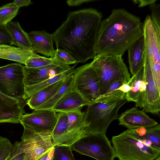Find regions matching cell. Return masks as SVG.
Segmentation results:
<instances>
[{
	"mask_svg": "<svg viewBox=\"0 0 160 160\" xmlns=\"http://www.w3.org/2000/svg\"><path fill=\"white\" fill-rule=\"evenodd\" d=\"M54 149V148L46 152L37 160H52Z\"/></svg>",
	"mask_w": 160,
	"mask_h": 160,
	"instance_id": "cell-39",
	"label": "cell"
},
{
	"mask_svg": "<svg viewBox=\"0 0 160 160\" xmlns=\"http://www.w3.org/2000/svg\"><path fill=\"white\" fill-rule=\"evenodd\" d=\"M94 1L92 0H68L67 4L70 6H77L81 5L84 3H87Z\"/></svg>",
	"mask_w": 160,
	"mask_h": 160,
	"instance_id": "cell-37",
	"label": "cell"
},
{
	"mask_svg": "<svg viewBox=\"0 0 160 160\" xmlns=\"http://www.w3.org/2000/svg\"><path fill=\"white\" fill-rule=\"evenodd\" d=\"M19 8L13 2L0 7V24L6 26L18 14Z\"/></svg>",
	"mask_w": 160,
	"mask_h": 160,
	"instance_id": "cell-29",
	"label": "cell"
},
{
	"mask_svg": "<svg viewBox=\"0 0 160 160\" xmlns=\"http://www.w3.org/2000/svg\"><path fill=\"white\" fill-rule=\"evenodd\" d=\"M33 50L47 57H54L55 51L53 46L52 34L44 30L33 31L28 33Z\"/></svg>",
	"mask_w": 160,
	"mask_h": 160,
	"instance_id": "cell-17",
	"label": "cell"
},
{
	"mask_svg": "<svg viewBox=\"0 0 160 160\" xmlns=\"http://www.w3.org/2000/svg\"><path fill=\"white\" fill-rule=\"evenodd\" d=\"M13 2L19 8L28 6L31 3L30 0H14Z\"/></svg>",
	"mask_w": 160,
	"mask_h": 160,
	"instance_id": "cell-38",
	"label": "cell"
},
{
	"mask_svg": "<svg viewBox=\"0 0 160 160\" xmlns=\"http://www.w3.org/2000/svg\"><path fill=\"white\" fill-rule=\"evenodd\" d=\"M72 150L96 160H114V148L106 135H88L77 140L71 146Z\"/></svg>",
	"mask_w": 160,
	"mask_h": 160,
	"instance_id": "cell-7",
	"label": "cell"
},
{
	"mask_svg": "<svg viewBox=\"0 0 160 160\" xmlns=\"http://www.w3.org/2000/svg\"><path fill=\"white\" fill-rule=\"evenodd\" d=\"M72 90L79 93L89 104L94 102L100 95L97 74L91 62L75 69Z\"/></svg>",
	"mask_w": 160,
	"mask_h": 160,
	"instance_id": "cell-8",
	"label": "cell"
},
{
	"mask_svg": "<svg viewBox=\"0 0 160 160\" xmlns=\"http://www.w3.org/2000/svg\"><path fill=\"white\" fill-rule=\"evenodd\" d=\"M13 148L14 145L8 138L0 136V160H7Z\"/></svg>",
	"mask_w": 160,
	"mask_h": 160,
	"instance_id": "cell-32",
	"label": "cell"
},
{
	"mask_svg": "<svg viewBox=\"0 0 160 160\" xmlns=\"http://www.w3.org/2000/svg\"><path fill=\"white\" fill-rule=\"evenodd\" d=\"M81 109L79 108L65 112L68 119V128L65 133L83 127H86L87 129L88 125L85 122L86 112H82Z\"/></svg>",
	"mask_w": 160,
	"mask_h": 160,
	"instance_id": "cell-27",
	"label": "cell"
},
{
	"mask_svg": "<svg viewBox=\"0 0 160 160\" xmlns=\"http://www.w3.org/2000/svg\"><path fill=\"white\" fill-rule=\"evenodd\" d=\"M11 42V38L6 26L0 24V43L10 45Z\"/></svg>",
	"mask_w": 160,
	"mask_h": 160,
	"instance_id": "cell-36",
	"label": "cell"
},
{
	"mask_svg": "<svg viewBox=\"0 0 160 160\" xmlns=\"http://www.w3.org/2000/svg\"><path fill=\"white\" fill-rule=\"evenodd\" d=\"M23 67L16 63L0 67L1 92L12 98L25 100L23 98L25 93Z\"/></svg>",
	"mask_w": 160,
	"mask_h": 160,
	"instance_id": "cell-10",
	"label": "cell"
},
{
	"mask_svg": "<svg viewBox=\"0 0 160 160\" xmlns=\"http://www.w3.org/2000/svg\"><path fill=\"white\" fill-rule=\"evenodd\" d=\"M52 160H76L71 146L57 145L54 147Z\"/></svg>",
	"mask_w": 160,
	"mask_h": 160,
	"instance_id": "cell-30",
	"label": "cell"
},
{
	"mask_svg": "<svg viewBox=\"0 0 160 160\" xmlns=\"http://www.w3.org/2000/svg\"><path fill=\"white\" fill-rule=\"evenodd\" d=\"M77 64L71 67L68 70L52 78L37 84L25 87V93L23 97V99L25 100L28 99L42 89L72 75Z\"/></svg>",
	"mask_w": 160,
	"mask_h": 160,
	"instance_id": "cell-23",
	"label": "cell"
},
{
	"mask_svg": "<svg viewBox=\"0 0 160 160\" xmlns=\"http://www.w3.org/2000/svg\"><path fill=\"white\" fill-rule=\"evenodd\" d=\"M160 5L155 2L150 5L151 11L150 16L152 21L156 25L160 26Z\"/></svg>",
	"mask_w": 160,
	"mask_h": 160,
	"instance_id": "cell-35",
	"label": "cell"
},
{
	"mask_svg": "<svg viewBox=\"0 0 160 160\" xmlns=\"http://www.w3.org/2000/svg\"><path fill=\"white\" fill-rule=\"evenodd\" d=\"M118 119V124L124 126L128 129L150 127L158 124L144 111L136 107L126 110L119 116Z\"/></svg>",
	"mask_w": 160,
	"mask_h": 160,
	"instance_id": "cell-15",
	"label": "cell"
},
{
	"mask_svg": "<svg viewBox=\"0 0 160 160\" xmlns=\"http://www.w3.org/2000/svg\"><path fill=\"white\" fill-rule=\"evenodd\" d=\"M14 148L7 160H24V153L22 150L21 141H16Z\"/></svg>",
	"mask_w": 160,
	"mask_h": 160,
	"instance_id": "cell-34",
	"label": "cell"
},
{
	"mask_svg": "<svg viewBox=\"0 0 160 160\" xmlns=\"http://www.w3.org/2000/svg\"><path fill=\"white\" fill-rule=\"evenodd\" d=\"M131 88L126 95L128 102L135 103V107L143 108L145 102L146 86L143 67L132 76L128 82Z\"/></svg>",
	"mask_w": 160,
	"mask_h": 160,
	"instance_id": "cell-16",
	"label": "cell"
},
{
	"mask_svg": "<svg viewBox=\"0 0 160 160\" xmlns=\"http://www.w3.org/2000/svg\"><path fill=\"white\" fill-rule=\"evenodd\" d=\"M102 18V13L94 8L70 12L52 33L56 49L68 52L77 63L94 59Z\"/></svg>",
	"mask_w": 160,
	"mask_h": 160,
	"instance_id": "cell-1",
	"label": "cell"
},
{
	"mask_svg": "<svg viewBox=\"0 0 160 160\" xmlns=\"http://www.w3.org/2000/svg\"><path fill=\"white\" fill-rule=\"evenodd\" d=\"M140 2H138L139 6L140 7H143L147 5H150L156 2V0H148V1H138Z\"/></svg>",
	"mask_w": 160,
	"mask_h": 160,
	"instance_id": "cell-40",
	"label": "cell"
},
{
	"mask_svg": "<svg viewBox=\"0 0 160 160\" xmlns=\"http://www.w3.org/2000/svg\"><path fill=\"white\" fill-rule=\"evenodd\" d=\"M73 74L64 79L60 88L51 98L34 110L52 109L66 93L72 90L73 82Z\"/></svg>",
	"mask_w": 160,
	"mask_h": 160,
	"instance_id": "cell-26",
	"label": "cell"
},
{
	"mask_svg": "<svg viewBox=\"0 0 160 160\" xmlns=\"http://www.w3.org/2000/svg\"><path fill=\"white\" fill-rule=\"evenodd\" d=\"M127 102L125 98L114 102H96L88 105L85 118L88 135H106L109 125L118 118L119 109Z\"/></svg>",
	"mask_w": 160,
	"mask_h": 160,
	"instance_id": "cell-5",
	"label": "cell"
},
{
	"mask_svg": "<svg viewBox=\"0 0 160 160\" xmlns=\"http://www.w3.org/2000/svg\"><path fill=\"white\" fill-rule=\"evenodd\" d=\"M91 63L97 74L100 95L116 81L122 80L126 83L130 79L128 68L122 56L97 55Z\"/></svg>",
	"mask_w": 160,
	"mask_h": 160,
	"instance_id": "cell-4",
	"label": "cell"
},
{
	"mask_svg": "<svg viewBox=\"0 0 160 160\" xmlns=\"http://www.w3.org/2000/svg\"><path fill=\"white\" fill-rule=\"evenodd\" d=\"M154 160H160V156H159Z\"/></svg>",
	"mask_w": 160,
	"mask_h": 160,
	"instance_id": "cell-41",
	"label": "cell"
},
{
	"mask_svg": "<svg viewBox=\"0 0 160 160\" xmlns=\"http://www.w3.org/2000/svg\"><path fill=\"white\" fill-rule=\"evenodd\" d=\"M111 142L119 160H154L160 156V150L150 142L134 136L128 129L113 136Z\"/></svg>",
	"mask_w": 160,
	"mask_h": 160,
	"instance_id": "cell-3",
	"label": "cell"
},
{
	"mask_svg": "<svg viewBox=\"0 0 160 160\" xmlns=\"http://www.w3.org/2000/svg\"><path fill=\"white\" fill-rule=\"evenodd\" d=\"M6 26L12 39L10 45H14L22 48L33 51L28 33L24 31L18 22H10Z\"/></svg>",
	"mask_w": 160,
	"mask_h": 160,
	"instance_id": "cell-21",
	"label": "cell"
},
{
	"mask_svg": "<svg viewBox=\"0 0 160 160\" xmlns=\"http://www.w3.org/2000/svg\"><path fill=\"white\" fill-rule=\"evenodd\" d=\"M54 57L60 62L67 65L77 63L76 61L70 54L63 50L56 49Z\"/></svg>",
	"mask_w": 160,
	"mask_h": 160,
	"instance_id": "cell-33",
	"label": "cell"
},
{
	"mask_svg": "<svg viewBox=\"0 0 160 160\" xmlns=\"http://www.w3.org/2000/svg\"><path fill=\"white\" fill-rule=\"evenodd\" d=\"M65 78L58 81L36 93L27 100V104L31 109L35 110L49 100L56 93L62 85Z\"/></svg>",
	"mask_w": 160,
	"mask_h": 160,
	"instance_id": "cell-22",
	"label": "cell"
},
{
	"mask_svg": "<svg viewBox=\"0 0 160 160\" xmlns=\"http://www.w3.org/2000/svg\"><path fill=\"white\" fill-rule=\"evenodd\" d=\"M133 135L150 142L152 146L160 150V125L148 128L128 129Z\"/></svg>",
	"mask_w": 160,
	"mask_h": 160,
	"instance_id": "cell-24",
	"label": "cell"
},
{
	"mask_svg": "<svg viewBox=\"0 0 160 160\" xmlns=\"http://www.w3.org/2000/svg\"><path fill=\"white\" fill-rule=\"evenodd\" d=\"M87 102L79 93L71 90L66 93L55 104L52 110L57 112H64L82 108L88 105Z\"/></svg>",
	"mask_w": 160,
	"mask_h": 160,
	"instance_id": "cell-18",
	"label": "cell"
},
{
	"mask_svg": "<svg viewBox=\"0 0 160 160\" xmlns=\"http://www.w3.org/2000/svg\"><path fill=\"white\" fill-rule=\"evenodd\" d=\"M143 36L140 18L123 8L114 9L101 21L96 46V54L122 56Z\"/></svg>",
	"mask_w": 160,
	"mask_h": 160,
	"instance_id": "cell-2",
	"label": "cell"
},
{
	"mask_svg": "<svg viewBox=\"0 0 160 160\" xmlns=\"http://www.w3.org/2000/svg\"><path fill=\"white\" fill-rule=\"evenodd\" d=\"M144 42V62L151 67L158 88L160 90V26L157 25L150 15L142 24Z\"/></svg>",
	"mask_w": 160,
	"mask_h": 160,
	"instance_id": "cell-6",
	"label": "cell"
},
{
	"mask_svg": "<svg viewBox=\"0 0 160 160\" xmlns=\"http://www.w3.org/2000/svg\"><path fill=\"white\" fill-rule=\"evenodd\" d=\"M27 100H20L0 92V123H19L21 116L25 113L24 108Z\"/></svg>",
	"mask_w": 160,
	"mask_h": 160,
	"instance_id": "cell-14",
	"label": "cell"
},
{
	"mask_svg": "<svg viewBox=\"0 0 160 160\" xmlns=\"http://www.w3.org/2000/svg\"><path fill=\"white\" fill-rule=\"evenodd\" d=\"M58 119L56 112L52 109L34 110L31 113L22 115L19 123L37 132L52 134Z\"/></svg>",
	"mask_w": 160,
	"mask_h": 160,
	"instance_id": "cell-11",
	"label": "cell"
},
{
	"mask_svg": "<svg viewBox=\"0 0 160 160\" xmlns=\"http://www.w3.org/2000/svg\"><path fill=\"white\" fill-rule=\"evenodd\" d=\"M39 56L33 51L0 43V58L15 61L25 65L29 59Z\"/></svg>",
	"mask_w": 160,
	"mask_h": 160,
	"instance_id": "cell-19",
	"label": "cell"
},
{
	"mask_svg": "<svg viewBox=\"0 0 160 160\" xmlns=\"http://www.w3.org/2000/svg\"><path fill=\"white\" fill-rule=\"evenodd\" d=\"M57 114V121L52 133V138L55 146L60 138L67 132L68 123V117L65 112H59Z\"/></svg>",
	"mask_w": 160,
	"mask_h": 160,
	"instance_id": "cell-28",
	"label": "cell"
},
{
	"mask_svg": "<svg viewBox=\"0 0 160 160\" xmlns=\"http://www.w3.org/2000/svg\"><path fill=\"white\" fill-rule=\"evenodd\" d=\"M125 83L122 80L116 81L110 85L104 94L100 95L95 102L111 103L124 99L125 98L126 93L124 91L122 85Z\"/></svg>",
	"mask_w": 160,
	"mask_h": 160,
	"instance_id": "cell-25",
	"label": "cell"
},
{
	"mask_svg": "<svg viewBox=\"0 0 160 160\" xmlns=\"http://www.w3.org/2000/svg\"><path fill=\"white\" fill-rule=\"evenodd\" d=\"M143 71L146 92L145 102L142 110L159 115L160 111V90L158 88L150 65L144 62Z\"/></svg>",
	"mask_w": 160,
	"mask_h": 160,
	"instance_id": "cell-13",
	"label": "cell"
},
{
	"mask_svg": "<svg viewBox=\"0 0 160 160\" xmlns=\"http://www.w3.org/2000/svg\"><path fill=\"white\" fill-rule=\"evenodd\" d=\"M54 58L55 60L52 63L41 68H30L24 66L23 82L25 87L38 83L65 72L71 67Z\"/></svg>",
	"mask_w": 160,
	"mask_h": 160,
	"instance_id": "cell-12",
	"label": "cell"
},
{
	"mask_svg": "<svg viewBox=\"0 0 160 160\" xmlns=\"http://www.w3.org/2000/svg\"><path fill=\"white\" fill-rule=\"evenodd\" d=\"M55 60L54 57L49 58L39 55L29 59L25 66L28 68H38L52 63Z\"/></svg>",
	"mask_w": 160,
	"mask_h": 160,
	"instance_id": "cell-31",
	"label": "cell"
},
{
	"mask_svg": "<svg viewBox=\"0 0 160 160\" xmlns=\"http://www.w3.org/2000/svg\"><path fill=\"white\" fill-rule=\"evenodd\" d=\"M128 62L132 76L143 67L144 42L143 36L137 40L127 50Z\"/></svg>",
	"mask_w": 160,
	"mask_h": 160,
	"instance_id": "cell-20",
	"label": "cell"
},
{
	"mask_svg": "<svg viewBox=\"0 0 160 160\" xmlns=\"http://www.w3.org/2000/svg\"><path fill=\"white\" fill-rule=\"evenodd\" d=\"M21 137L22 150L24 160H37L54 148L52 134L36 132L24 125Z\"/></svg>",
	"mask_w": 160,
	"mask_h": 160,
	"instance_id": "cell-9",
	"label": "cell"
}]
</instances>
